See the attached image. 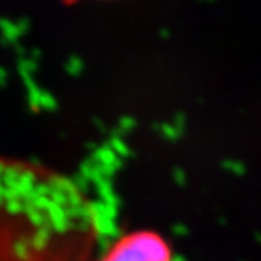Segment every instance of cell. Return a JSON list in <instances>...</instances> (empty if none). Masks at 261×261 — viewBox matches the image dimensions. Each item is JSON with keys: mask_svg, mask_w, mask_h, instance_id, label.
Masks as SVG:
<instances>
[{"mask_svg": "<svg viewBox=\"0 0 261 261\" xmlns=\"http://www.w3.org/2000/svg\"><path fill=\"white\" fill-rule=\"evenodd\" d=\"M90 261H176L168 241L155 231L137 229L119 235Z\"/></svg>", "mask_w": 261, "mask_h": 261, "instance_id": "obj_1", "label": "cell"}, {"mask_svg": "<svg viewBox=\"0 0 261 261\" xmlns=\"http://www.w3.org/2000/svg\"><path fill=\"white\" fill-rule=\"evenodd\" d=\"M0 261H19L18 258H15L10 252H8L6 250H3L0 247Z\"/></svg>", "mask_w": 261, "mask_h": 261, "instance_id": "obj_2", "label": "cell"}]
</instances>
